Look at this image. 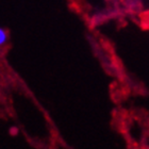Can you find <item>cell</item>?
<instances>
[{
  "label": "cell",
  "mask_w": 149,
  "mask_h": 149,
  "mask_svg": "<svg viewBox=\"0 0 149 149\" xmlns=\"http://www.w3.org/2000/svg\"><path fill=\"white\" fill-rule=\"evenodd\" d=\"M6 40H8V34H6V30H3V29H1V30H0V45L3 46V45L6 43Z\"/></svg>",
  "instance_id": "1"
},
{
  "label": "cell",
  "mask_w": 149,
  "mask_h": 149,
  "mask_svg": "<svg viewBox=\"0 0 149 149\" xmlns=\"http://www.w3.org/2000/svg\"><path fill=\"white\" fill-rule=\"evenodd\" d=\"M10 134L13 135V136H16V135L18 134V129H17L16 127H12L11 129H10Z\"/></svg>",
  "instance_id": "2"
}]
</instances>
